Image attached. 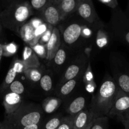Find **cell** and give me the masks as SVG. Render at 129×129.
I'll return each instance as SVG.
<instances>
[{
	"instance_id": "obj_9",
	"label": "cell",
	"mask_w": 129,
	"mask_h": 129,
	"mask_svg": "<svg viewBox=\"0 0 129 129\" xmlns=\"http://www.w3.org/2000/svg\"><path fill=\"white\" fill-rule=\"evenodd\" d=\"M77 13L82 19L93 25L101 23L92 0H78Z\"/></svg>"
},
{
	"instance_id": "obj_30",
	"label": "cell",
	"mask_w": 129,
	"mask_h": 129,
	"mask_svg": "<svg viewBox=\"0 0 129 129\" xmlns=\"http://www.w3.org/2000/svg\"><path fill=\"white\" fill-rule=\"evenodd\" d=\"M17 0H0V11L7 8L9 5H11L14 1Z\"/></svg>"
},
{
	"instance_id": "obj_33",
	"label": "cell",
	"mask_w": 129,
	"mask_h": 129,
	"mask_svg": "<svg viewBox=\"0 0 129 129\" xmlns=\"http://www.w3.org/2000/svg\"><path fill=\"white\" fill-rule=\"evenodd\" d=\"M4 55V45L0 42V65H1L2 57Z\"/></svg>"
},
{
	"instance_id": "obj_29",
	"label": "cell",
	"mask_w": 129,
	"mask_h": 129,
	"mask_svg": "<svg viewBox=\"0 0 129 129\" xmlns=\"http://www.w3.org/2000/svg\"><path fill=\"white\" fill-rule=\"evenodd\" d=\"M99 1L111 8V9H115L118 6V3L117 0H99Z\"/></svg>"
},
{
	"instance_id": "obj_34",
	"label": "cell",
	"mask_w": 129,
	"mask_h": 129,
	"mask_svg": "<svg viewBox=\"0 0 129 129\" xmlns=\"http://www.w3.org/2000/svg\"><path fill=\"white\" fill-rule=\"evenodd\" d=\"M125 14L129 20V0H127V5H126V8L125 11Z\"/></svg>"
},
{
	"instance_id": "obj_12",
	"label": "cell",
	"mask_w": 129,
	"mask_h": 129,
	"mask_svg": "<svg viewBox=\"0 0 129 129\" xmlns=\"http://www.w3.org/2000/svg\"><path fill=\"white\" fill-rule=\"evenodd\" d=\"M70 50L61 43L60 47L56 53L53 59L51 61H49V66L57 73H59V71L63 68L64 69V67L66 69L67 67L66 65L68 60V56L69 55L68 54Z\"/></svg>"
},
{
	"instance_id": "obj_19",
	"label": "cell",
	"mask_w": 129,
	"mask_h": 129,
	"mask_svg": "<svg viewBox=\"0 0 129 129\" xmlns=\"http://www.w3.org/2000/svg\"><path fill=\"white\" fill-rule=\"evenodd\" d=\"M78 0H63L57 6L61 15L62 21L77 12Z\"/></svg>"
},
{
	"instance_id": "obj_14",
	"label": "cell",
	"mask_w": 129,
	"mask_h": 129,
	"mask_svg": "<svg viewBox=\"0 0 129 129\" xmlns=\"http://www.w3.org/2000/svg\"><path fill=\"white\" fill-rule=\"evenodd\" d=\"M18 36L25 42L29 44L30 47L34 46L39 40L36 34V28L34 22L32 21H28L20 29Z\"/></svg>"
},
{
	"instance_id": "obj_11",
	"label": "cell",
	"mask_w": 129,
	"mask_h": 129,
	"mask_svg": "<svg viewBox=\"0 0 129 129\" xmlns=\"http://www.w3.org/2000/svg\"><path fill=\"white\" fill-rule=\"evenodd\" d=\"M61 37L58 26H53L50 38L46 44V59L51 61L61 45Z\"/></svg>"
},
{
	"instance_id": "obj_27",
	"label": "cell",
	"mask_w": 129,
	"mask_h": 129,
	"mask_svg": "<svg viewBox=\"0 0 129 129\" xmlns=\"http://www.w3.org/2000/svg\"><path fill=\"white\" fill-rule=\"evenodd\" d=\"M73 117L70 115L64 116L61 123L56 129H73Z\"/></svg>"
},
{
	"instance_id": "obj_20",
	"label": "cell",
	"mask_w": 129,
	"mask_h": 129,
	"mask_svg": "<svg viewBox=\"0 0 129 129\" xmlns=\"http://www.w3.org/2000/svg\"><path fill=\"white\" fill-rule=\"evenodd\" d=\"M63 100L58 97H48L42 102V108L45 115H53L60 107Z\"/></svg>"
},
{
	"instance_id": "obj_35",
	"label": "cell",
	"mask_w": 129,
	"mask_h": 129,
	"mask_svg": "<svg viewBox=\"0 0 129 129\" xmlns=\"http://www.w3.org/2000/svg\"><path fill=\"white\" fill-rule=\"evenodd\" d=\"M62 1H63V0H51L50 3H52L55 4V5H58Z\"/></svg>"
},
{
	"instance_id": "obj_6",
	"label": "cell",
	"mask_w": 129,
	"mask_h": 129,
	"mask_svg": "<svg viewBox=\"0 0 129 129\" xmlns=\"http://www.w3.org/2000/svg\"><path fill=\"white\" fill-rule=\"evenodd\" d=\"M112 78L118 88L129 94V63L119 54L112 55L110 60Z\"/></svg>"
},
{
	"instance_id": "obj_28",
	"label": "cell",
	"mask_w": 129,
	"mask_h": 129,
	"mask_svg": "<svg viewBox=\"0 0 129 129\" xmlns=\"http://www.w3.org/2000/svg\"><path fill=\"white\" fill-rule=\"evenodd\" d=\"M51 2V0H30V4L34 10L40 11Z\"/></svg>"
},
{
	"instance_id": "obj_21",
	"label": "cell",
	"mask_w": 129,
	"mask_h": 129,
	"mask_svg": "<svg viewBox=\"0 0 129 129\" xmlns=\"http://www.w3.org/2000/svg\"><path fill=\"white\" fill-rule=\"evenodd\" d=\"M39 86L40 88L47 93H51L53 89V78L51 72L47 71L42 74L40 81Z\"/></svg>"
},
{
	"instance_id": "obj_24",
	"label": "cell",
	"mask_w": 129,
	"mask_h": 129,
	"mask_svg": "<svg viewBox=\"0 0 129 129\" xmlns=\"http://www.w3.org/2000/svg\"><path fill=\"white\" fill-rule=\"evenodd\" d=\"M24 74L27 79L32 83H39L42 76L39 68H28L24 69Z\"/></svg>"
},
{
	"instance_id": "obj_10",
	"label": "cell",
	"mask_w": 129,
	"mask_h": 129,
	"mask_svg": "<svg viewBox=\"0 0 129 129\" xmlns=\"http://www.w3.org/2000/svg\"><path fill=\"white\" fill-rule=\"evenodd\" d=\"M39 12L40 18L50 26H57L62 21L59 8L52 3L48 4Z\"/></svg>"
},
{
	"instance_id": "obj_22",
	"label": "cell",
	"mask_w": 129,
	"mask_h": 129,
	"mask_svg": "<svg viewBox=\"0 0 129 129\" xmlns=\"http://www.w3.org/2000/svg\"><path fill=\"white\" fill-rule=\"evenodd\" d=\"M64 117L61 113L51 115L48 120L44 119L41 129H56L61 123Z\"/></svg>"
},
{
	"instance_id": "obj_37",
	"label": "cell",
	"mask_w": 129,
	"mask_h": 129,
	"mask_svg": "<svg viewBox=\"0 0 129 129\" xmlns=\"http://www.w3.org/2000/svg\"><path fill=\"white\" fill-rule=\"evenodd\" d=\"M123 125L125 127V129H129V122L124 124Z\"/></svg>"
},
{
	"instance_id": "obj_31",
	"label": "cell",
	"mask_w": 129,
	"mask_h": 129,
	"mask_svg": "<svg viewBox=\"0 0 129 129\" xmlns=\"http://www.w3.org/2000/svg\"><path fill=\"white\" fill-rule=\"evenodd\" d=\"M0 129H15L10 123L4 120L3 122H0Z\"/></svg>"
},
{
	"instance_id": "obj_26",
	"label": "cell",
	"mask_w": 129,
	"mask_h": 129,
	"mask_svg": "<svg viewBox=\"0 0 129 129\" xmlns=\"http://www.w3.org/2000/svg\"><path fill=\"white\" fill-rule=\"evenodd\" d=\"M90 129H109V118L104 117L96 118Z\"/></svg>"
},
{
	"instance_id": "obj_2",
	"label": "cell",
	"mask_w": 129,
	"mask_h": 129,
	"mask_svg": "<svg viewBox=\"0 0 129 129\" xmlns=\"http://www.w3.org/2000/svg\"><path fill=\"white\" fill-rule=\"evenodd\" d=\"M118 89L112 76L106 75L98 90L92 96L89 108L94 119L107 117L113 105Z\"/></svg>"
},
{
	"instance_id": "obj_4",
	"label": "cell",
	"mask_w": 129,
	"mask_h": 129,
	"mask_svg": "<svg viewBox=\"0 0 129 129\" xmlns=\"http://www.w3.org/2000/svg\"><path fill=\"white\" fill-rule=\"evenodd\" d=\"M44 115L41 105L23 103L14 113L5 116L4 120L15 129H18L40 123L45 119Z\"/></svg>"
},
{
	"instance_id": "obj_32",
	"label": "cell",
	"mask_w": 129,
	"mask_h": 129,
	"mask_svg": "<svg viewBox=\"0 0 129 129\" xmlns=\"http://www.w3.org/2000/svg\"><path fill=\"white\" fill-rule=\"evenodd\" d=\"M44 120H43L42 122H40V123H37V124H34V125H31L26 126V127H22V128H20L18 129H41L42 126V124H43V122H44Z\"/></svg>"
},
{
	"instance_id": "obj_18",
	"label": "cell",
	"mask_w": 129,
	"mask_h": 129,
	"mask_svg": "<svg viewBox=\"0 0 129 129\" xmlns=\"http://www.w3.org/2000/svg\"><path fill=\"white\" fill-rule=\"evenodd\" d=\"M80 78H77L75 79H71L58 86L56 91V96L61 100H63L64 98L68 96L74 91Z\"/></svg>"
},
{
	"instance_id": "obj_36",
	"label": "cell",
	"mask_w": 129,
	"mask_h": 129,
	"mask_svg": "<svg viewBox=\"0 0 129 129\" xmlns=\"http://www.w3.org/2000/svg\"><path fill=\"white\" fill-rule=\"evenodd\" d=\"M3 26H2V25H1V22H0V37H1V35H2V32H3Z\"/></svg>"
},
{
	"instance_id": "obj_1",
	"label": "cell",
	"mask_w": 129,
	"mask_h": 129,
	"mask_svg": "<svg viewBox=\"0 0 129 129\" xmlns=\"http://www.w3.org/2000/svg\"><path fill=\"white\" fill-rule=\"evenodd\" d=\"M102 26V23L96 25L89 23L75 13L61 21L57 26L60 31L62 43L70 50L80 53L92 45L97 29Z\"/></svg>"
},
{
	"instance_id": "obj_16",
	"label": "cell",
	"mask_w": 129,
	"mask_h": 129,
	"mask_svg": "<svg viewBox=\"0 0 129 129\" xmlns=\"http://www.w3.org/2000/svg\"><path fill=\"white\" fill-rule=\"evenodd\" d=\"M87 101L85 94L78 95L75 97L68 105L66 112L68 115L74 117L76 115L87 108Z\"/></svg>"
},
{
	"instance_id": "obj_25",
	"label": "cell",
	"mask_w": 129,
	"mask_h": 129,
	"mask_svg": "<svg viewBox=\"0 0 129 129\" xmlns=\"http://www.w3.org/2000/svg\"><path fill=\"white\" fill-rule=\"evenodd\" d=\"M25 86H24V84L20 81L18 80V79H15L10 84L6 91L12 92V93H16V94L22 96L25 93Z\"/></svg>"
},
{
	"instance_id": "obj_17",
	"label": "cell",
	"mask_w": 129,
	"mask_h": 129,
	"mask_svg": "<svg viewBox=\"0 0 129 129\" xmlns=\"http://www.w3.org/2000/svg\"><path fill=\"white\" fill-rule=\"evenodd\" d=\"M23 64L24 69L28 68H39L40 62L37 55L31 47H25L23 53Z\"/></svg>"
},
{
	"instance_id": "obj_7",
	"label": "cell",
	"mask_w": 129,
	"mask_h": 129,
	"mask_svg": "<svg viewBox=\"0 0 129 129\" xmlns=\"http://www.w3.org/2000/svg\"><path fill=\"white\" fill-rule=\"evenodd\" d=\"M88 64V58L83 52L78 53V55L70 62L63 71L58 86L71 79L81 78L85 73Z\"/></svg>"
},
{
	"instance_id": "obj_13",
	"label": "cell",
	"mask_w": 129,
	"mask_h": 129,
	"mask_svg": "<svg viewBox=\"0 0 129 129\" xmlns=\"http://www.w3.org/2000/svg\"><path fill=\"white\" fill-rule=\"evenodd\" d=\"M23 103L22 96L12 92L6 91L3 98L5 116L12 114Z\"/></svg>"
},
{
	"instance_id": "obj_5",
	"label": "cell",
	"mask_w": 129,
	"mask_h": 129,
	"mask_svg": "<svg viewBox=\"0 0 129 129\" xmlns=\"http://www.w3.org/2000/svg\"><path fill=\"white\" fill-rule=\"evenodd\" d=\"M108 32L111 38L129 47V20L121 8L111 9Z\"/></svg>"
},
{
	"instance_id": "obj_3",
	"label": "cell",
	"mask_w": 129,
	"mask_h": 129,
	"mask_svg": "<svg viewBox=\"0 0 129 129\" xmlns=\"http://www.w3.org/2000/svg\"><path fill=\"white\" fill-rule=\"evenodd\" d=\"M34 14L30 2L17 0L0 12V22L3 28L18 35L20 29Z\"/></svg>"
},
{
	"instance_id": "obj_8",
	"label": "cell",
	"mask_w": 129,
	"mask_h": 129,
	"mask_svg": "<svg viewBox=\"0 0 129 129\" xmlns=\"http://www.w3.org/2000/svg\"><path fill=\"white\" fill-rule=\"evenodd\" d=\"M107 117H116L123 125L129 122V94L118 89L113 105Z\"/></svg>"
},
{
	"instance_id": "obj_23",
	"label": "cell",
	"mask_w": 129,
	"mask_h": 129,
	"mask_svg": "<svg viewBox=\"0 0 129 129\" xmlns=\"http://www.w3.org/2000/svg\"><path fill=\"white\" fill-rule=\"evenodd\" d=\"M17 64H15L12 67L9 69L7 74H6L5 79L3 83L1 88V91L2 92L6 91L8 88L10 86V84L15 80L16 74H17Z\"/></svg>"
},
{
	"instance_id": "obj_38",
	"label": "cell",
	"mask_w": 129,
	"mask_h": 129,
	"mask_svg": "<svg viewBox=\"0 0 129 129\" xmlns=\"http://www.w3.org/2000/svg\"><path fill=\"white\" fill-rule=\"evenodd\" d=\"M0 12H1V11H0Z\"/></svg>"
},
{
	"instance_id": "obj_15",
	"label": "cell",
	"mask_w": 129,
	"mask_h": 129,
	"mask_svg": "<svg viewBox=\"0 0 129 129\" xmlns=\"http://www.w3.org/2000/svg\"><path fill=\"white\" fill-rule=\"evenodd\" d=\"M89 108H85L73 117V129H90L94 120Z\"/></svg>"
}]
</instances>
